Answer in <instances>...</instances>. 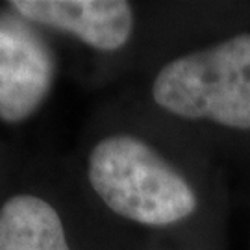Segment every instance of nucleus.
<instances>
[{
	"label": "nucleus",
	"instance_id": "nucleus-1",
	"mask_svg": "<svg viewBox=\"0 0 250 250\" xmlns=\"http://www.w3.org/2000/svg\"><path fill=\"white\" fill-rule=\"evenodd\" d=\"M85 170L100 202L130 223L165 228L188 221L198 209V195L188 178L137 135L99 139Z\"/></svg>",
	"mask_w": 250,
	"mask_h": 250
},
{
	"label": "nucleus",
	"instance_id": "nucleus-2",
	"mask_svg": "<svg viewBox=\"0 0 250 250\" xmlns=\"http://www.w3.org/2000/svg\"><path fill=\"white\" fill-rule=\"evenodd\" d=\"M152 100L180 119L250 132V34L165 63L152 82Z\"/></svg>",
	"mask_w": 250,
	"mask_h": 250
},
{
	"label": "nucleus",
	"instance_id": "nucleus-3",
	"mask_svg": "<svg viewBox=\"0 0 250 250\" xmlns=\"http://www.w3.org/2000/svg\"><path fill=\"white\" fill-rule=\"evenodd\" d=\"M58 58L36 24L0 11V123L22 125L43 107L56 82Z\"/></svg>",
	"mask_w": 250,
	"mask_h": 250
},
{
	"label": "nucleus",
	"instance_id": "nucleus-4",
	"mask_svg": "<svg viewBox=\"0 0 250 250\" xmlns=\"http://www.w3.org/2000/svg\"><path fill=\"white\" fill-rule=\"evenodd\" d=\"M8 8L37 28L67 34L99 52L125 48L135 28L134 8L125 0H13Z\"/></svg>",
	"mask_w": 250,
	"mask_h": 250
},
{
	"label": "nucleus",
	"instance_id": "nucleus-5",
	"mask_svg": "<svg viewBox=\"0 0 250 250\" xmlns=\"http://www.w3.org/2000/svg\"><path fill=\"white\" fill-rule=\"evenodd\" d=\"M0 250H72L60 211L46 198L17 193L0 206Z\"/></svg>",
	"mask_w": 250,
	"mask_h": 250
}]
</instances>
